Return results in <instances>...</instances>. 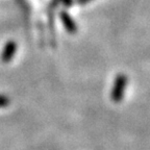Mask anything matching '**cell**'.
I'll return each mask as SVG.
<instances>
[{"mask_svg":"<svg viewBox=\"0 0 150 150\" xmlns=\"http://www.w3.org/2000/svg\"><path fill=\"white\" fill-rule=\"evenodd\" d=\"M9 104V99L7 97L0 95V108H4V106L8 105Z\"/></svg>","mask_w":150,"mask_h":150,"instance_id":"cell-4","label":"cell"},{"mask_svg":"<svg viewBox=\"0 0 150 150\" xmlns=\"http://www.w3.org/2000/svg\"><path fill=\"white\" fill-rule=\"evenodd\" d=\"M127 86V77L124 74H119L116 76L114 86L112 89V100L116 103H119L124 96V91Z\"/></svg>","mask_w":150,"mask_h":150,"instance_id":"cell-1","label":"cell"},{"mask_svg":"<svg viewBox=\"0 0 150 150\" xmlns=\"http://www.w3.org/2000/svg\"><path fill=\"white\" fill-rule=\"evenodd\" d=\"M17 51V44L14 41H9L4 46V49L1 54V62L2 63H8L12 61L13 56L15 55Z\"/></svg>","mask_w":150,"mask_h":150,"instance_id":"cell-2","label":"cell"},{"mask_svg":"<svg viewBox=\"0 0 150 150\" xmlns=\"http://www.w3.org/2000/svg\"><path fill=\"white\" fill-rule=\"evenodd\" d=\"M61 19H62V22H63L64 26H65V28L69 31V33H73L76 31V29H77V28H76V25H75L72 18L69 16V14H67V13H62Z\"/></svg>","mask_w":150,"mask_h":150,"instance_id":"cell-3","label":"cell"}]
</instances>
